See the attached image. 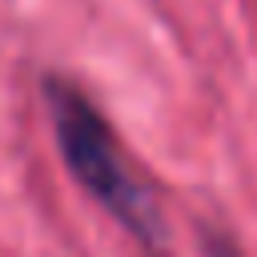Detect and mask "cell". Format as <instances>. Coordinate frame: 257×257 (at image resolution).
Returning a JSON list of instances; mask_svg holds the SVG:
<instances>
[{
    "instance_id": "obj_1",
    "label": "cell",
    "mask_w": 257,
    "mask_h": 257,
    "mask_svg": "<svg viewBox=\"0 0 257 257\" xmlns=\"http://www.w3.org/2000/svg\"><path fill=\"white\" fill-rule=\"evenodd\" d=\"M44 104H48V120H52V137L56 149L64 157V169L72 173V181L133 237L141 241L145 253H161L165 249V225L161 213L153 205V197L145 193V185L133 177V169L120 157V145L108 128V120L100 116V108L64 76H44Z\"/></svg>"
},
{
    "instance_id": "obj_2",
    "label": "cell",
    "mask_w": 257,
    "mask_h": 257,
    "mask_svg": "<svg viewBox=\"0 0 257 257\" xmlns=\"http://www.w3.org/2000/svg\"><path fill=\"white\" fill-rule=\"evenodd\" d=\"M201 245H205V257H241V249H237L225 233H213V229L201 237Z\"/></svg>"
}]
</instances>
